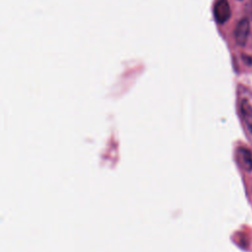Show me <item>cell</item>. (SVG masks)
Here are the masks:
<instances>
[{
	"instance_id": "6da1fadb",
	"label": "cell",
	"mask_w": 252,
	"mask_h": 252,
	"mask_svg": "<svg viewBox=\"0 0 252 252\" xmlns=\"http://www.w3.org/2000/svg\"><path fill=\"white\" fill-rule=\"evenodd\" d=\"M230 7L227 0H219L214 7V16L219 24H224L230 18Z\"/></svg>"
},
{
	"instance_id": "7a4b0ae2",
	"label": "cell",
	"mask_w": 252,
	"mask_h": 252,
	"mask_svg": "<svg viewBox=\"0 0 252 252\" xmlns=\"http://www.w3.org/2000/svg\"><path fill=\"white\" fill-rule=\"evenodd\" d=\"M248 34H249V22L247 19H242L241 21L238 22L234 31V36H235L236 42L240 45L245 44Z\"/></svg>"
},
{
	"instance_id": "3957f363",
	"label": "cell",
	"mask_w": 252,
	"mask_h": 252,
	"mask_svg": "<svg viewBox=\"0 0 252 252\" xmlns=\"http://www.w3.org/2000/svg\"><path fill=\"white\" fill-rule=\"evenodd\" d=\"M239 156L241 157L242 164L247 170L252 169V155L251 153L246 149H240Z\"/></svg>"
}]
</instances>
